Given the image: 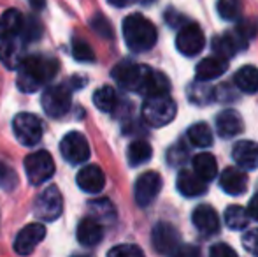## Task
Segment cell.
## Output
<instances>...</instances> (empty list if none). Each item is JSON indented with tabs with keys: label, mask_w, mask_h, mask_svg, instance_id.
Wrapping results in <instances>:
<instances>
[{
	"label": "cell",
	"mask_w": 258,
	"mask_h": 257,
	"mask_svg": "<svg viewBox=\"0 0 258 257\" xmlns=\"http://www.w3.org/2000/svg\"><path fill=\"white\" fill-rule=\"evenodd\" d=\"M58 62L51 57L32 55L23 60V64L18 69V88L21 92H37L39 88L46 86L56 76Z\"/></svg>",
	"instance_id": "obj_1"
},
{
	"label": "cell",
	"mask_w": 258,
	"mask_h": 257,
	"mask_svg": "<svg viewBox=\"0 0 258 257\" xmlns=\"http://www.w3.org/2000/svg\"><path fill=\"white\" fill-rule=\"evenodd\" d=\"M156 28L143 14H130L123 20V39L134 53H144L156 42Z\"/></svg>",
	"instance_id": "obj_2"
},
{
	"label": "cell",
	"mask_w": 258,
	"mask_h": 257,
	"mask_svg": "<svg viewBox=\"0 0 258 257\" xmlns=\"http://www.w3.org/2000/svg\"><path fill=\"white\" fill-rule=\"evenodd\" d=\"M177 113L176 102L169 95L148 97L143 104V118L151 127H165Z\"/></svg>",
	"instance_id": "obj_3"
},
{
	"label": "cell",
	"mask_w": 258,
	"mask_h": 257,
	"mask_svg": "<svg viewBox=\"0 0 258 257\" xmlns=\"http://www.w3.org/2000/svg\"><path fill=\"white\" fill-rule=\"evenodd\" d=\"M151 71H153V69H150L148 65H139V64L125 60V62H119L112 69V78L116 79V83H118L121 88L143 93Z\"/></svg>",
	"instance_id": "obj_4"
},
{
	"label": "cell",
	"mask_w": 258,
	"mask_h": 257,
	"mask_svg": "<svg viewBox=\"0 0 258 257\" xmlns=\"http://www.w3.org/2000/svg\"><path fill=\"white\" fill-rule=\"evenodd\" d=\"M42 110L48 117L60 118L69 113L72 106V92L67 85H51L42 92Z\"/></svg>",
	"instance_id": "obj_5"
},
{
	"label": "cell",
	"mask_w": 258,
	"mask_h": 257,
	"mask_svg": "<svg viewBox=\"0 0 258 257\" xmlns=\"http://www.w3.org/2000/svg\"><path fill=\"white\" fill-rule=\"evenodd\" d=\"M25 173L32 185L39 187L44 182H48L54 173V162L49 151L39 150L30 153L25 159Z\"/></svg>",
	"instance_id": "obj_6"
},
{
	"label": "cell",
	"mask_w": 258,
	"mask_h": 257,
	"mask_svg": "<svg viewBox=\"0 0 258 257\" xmlns=\"http://www.w3.org/2000/svg\"><path fill=\"white\" fill-rule=\"evenodd\" d=\"M63 212V197L58 187H48L41 194L37 195L34 204V213L39 219L46 220V222H53Z\"/></svg>",
	"instance_id": "obj_7"
},
{
	"label": "cell",
	"mask_w": 258,
	"mask_h": 257,
	"mask_svg": "<svg viewBox=\"0 0 258 257\" xmlns=\"http://www.w3.org/2000/svg\"><path fill=\"white\" fill-rule=\"evenodd\" d=\"M14 136L23 146H35L42 137V124L35 115L20 113L13 120Z\"/></svg>",
	"instance_id": "obj_8"
},
{
	"label": "cell",
	"mask_w": 258,
	"mask_h": 257,
	"mask_svg": "<svg viewBox=\"0 0 258 257\" xmlns=\"http://www.w3.org/2000/svg\"><path fill=\"white\" fill-rule=\"evenodd\" d=\"M60 153L69 164H83L90 159V144L86 137L78 130H72L61 139L60 143Z\"/></svg>",
	"instance_id": "obj_9"
},
{
	"label": "cell",
	"mask_w": 258,
	"mask_h": 257,
	"mask_svg": "<svg viewBox=\"0 0 258 257\" xmlns=\"http://www.w3.org/2000/svg\"><path fill=\"white\" fill-rule=\"evenodd\" d=\"M204 44H206L204 32L195 23L183 25L176 35V48L179 49V53H183L186 57L199 55L204 49Z\"/></svg>",
	"instance_id": "obj_10"
},
{
	"label": "cell",
	"mask_w": 258,
	"mask_h": 257,
	"mask_svg": "<svg viewBox=\"0 0 258 257\" xmlns=\"http://www.w3.org/2000/svg\"><path fill=\"white\" fill-rule=\"evenodd\" d=\"M162 176L155 171H148L144 175H141L136 182V189H134V197L136 202L141 208H146L156 199V195L162 190Z\"/></svg>",
	"instance_id": "obj_11"
},
{
	"label": "cell",
	"mask_w": 258,
	"mask_h": 257,
	"mask_svg": "<svg viewBox=\"0 0 258 257\" xmlns=\"http://www.w3.org/2000/svg\"><path fill=\"white\" fill-rule=\"evenodd\" d=\"M46 238V227L39 222H32L25 226L14 240V250L18 255H30L37 248V245Z\"/></svg>",
	"instance_id": "obj_12"
},
{
	"label": "cell",
	"mask_w": 258,
	"mask_h": 257,
	"mask_svg": "<svg viewBox=\"0 0 258 257\" xmlns=\"http://www.w3.org/2000/svg\"><path fill=\"white\" fill-rule=\"evenodd\" d=\"M151 243L158 254H172L179 247V233L174 226L167 222H160L153 227Z\"/></svg>",
	"instance_id": "obj_13"
},
{
	"label": "cell",
	"mask_w": 258,
	"mask_h": 257,
	"mask_svg": "<svg viewBox=\"0 0 258 257\" xmlns=\"http://www.w3.org/2000/svg\"><path fill=\"white\" fill-rule=\"evenodd\" d=\"M246 42L248 39L241 34V32L235 28V32L230 34H223L220 37H216L213 41V49L218 57H223V59H230L235 53H239L241 49L246 48Z\"/></svg>",
	"instance_id": "obj_14"
},
{
	"label": "cell",
	"mask_w": 258,
	"mask_h": 257,
	"mask_svg": "<svg viewBox=\"0 0 258 257\" xmlns=\"http://www.w3.org/2000/svg\"><path fill=\"white\" fill-rule=\"evenodd\" d=\"M76 183H78L79 189L85 190V192L97 194L105 187V175L99 166L90 164V166H85V168L78 173Z\"/></svg>",
	"instance_id": "obj_15"
},
{
	"label": "cell",
	"mask_w": 258,
	"mask_h": 257,
	"mask_svg": "<svg viewBox=\"0 0 258 257\" xmlns=\"http://www.w3.org/2000/svg\"><path fill=\"white\" fill-rule=\"evenodd\" d=\"M232 159L244 171H253L258 168V144L253 141H239L232 148Z\"/></svg>",
	"instance_id": "obj_16"
},
{
	"label": "cell",
	"mask_w": 258,
	"mask_h": 257,
	"mask_svg": "<svg viewBox=\"0 0 258 257\" xmlns=\"http://www.w3.org/2000/svg\"><path fill=\"white\" fill-rule=\"evenodd\" d=\"M191 222H194V226L197 227L202 234H206V236H211V234L218 233V229H220L218 213H216V210L209 204L197 206L194 215H191Z\"/></svg>",
	"instance_id": "obj_17"
},
{
	"label": "cell",
	"mask_w": 258,
	"mask_h": 257,
	"mask_svg": "<svg viewBox=\"0 0 258 257\" xmlns=\"http://www.w3.org/2000/svg\"><path fill=\"white\" fill-rule=\"evenodd\" d=\"M220 187L230 195H241L248 189V175L244 169L228 168L220 175Z\"/></svg>",
	"instance_id": "obj_18"
},
{
	"label": "cell",
	"mask_w": 258,
	"mask_h": 257,
	"mask_svg": "<svg viewBox=\"0 0 258 257\" xmlns=\"http://www.w3.org/2000/svg\"><path fill=\"white\" fill-rule=\"evenodd\" d=\"M104 229L100 222L93 217H86L78 226V241L85 247H95L102 241Z\"/></svg>",
	"instance_id": "obj_19"
},
{
	"label": "cell",
	"mask_w": 258,
	"mask_h": 257,
	"mask_svg": "<svg viewBox=\"0 0 258 257\" xmlns=\"http://www.w3.org/2000/svg\"><path fill=\"white\" fill-rule=\"evenodd\" d=\"M242 130V118L235 110H223L216 117V132L223 139L237 136Z\"/></svg>",
	"instance_id": "obj_20"
},
{
	"label": "cell",
	"mask_w": 258,
	"mask_h": 257,
	"mask_svg": "<svg viewBox=\"0 0 258 257\" xmlns=\"http://www.w3.org/2000/svg\"><path fill=\"white\" fill-rule=\"evenodd\" d=\"M25 20L18 9H7L0 16V41L14 39L23 32Z\"/></svg>",
	"instance_id": "obj_21"
},
{
	"label": "cell",
	"mask_w": 258,
	"mask_h": 257,
	"mask_svg": "<svg viewBox=\"0 0 258 257\" xmlns=\"http://www.w3.org/2000/svg\"><path fill=\"white\" fill-rule=\"evenodd\" d=\"M228 69V62L223 57H207V59L201 60V64L197 65L195 72H197L199 81H211V79L220 78L221 74H225V71Z\"/></svg>",
	"instance_id": "obj_22"
},
{
	"label": "cell",
	"mask_w": 258,
	"mask_h": 257,
	"mask_svg": "<svg viewBox=\"0 0 258 257\" xmlns=\"http://www.w3.org/2000/svg\"><path fill=\"white\" fill-rule=\"evenodd\" d=\"M176 185H177V190L183 195H186V197H199V195L206 194V190H207L206 182L201 176L195 175V171L194 173L181 171L179 175H177Z\"/></svg>",
	"instance_id": "obj_23"
},
{
	"label": "cell",
	"mask_w": 258,
	"mask_h": 257,
	"mask_svg": "<svg viewBox=\"0 0 258 257\" xmlns=\"http://www.w3.org/2000/svg\"><path fill=\"white\" fill-rule=\"evenodd\" d=\"M23 60V48H21V42L16 37L0 42V62L7 69H20Z\"/></svg>",
	"instance_id": "obj_24"
},
{
	"label": "cell",
	"mask_w": 258,
	"mask_h": 257,
	"mask_svg": "<svg viewBox=\"0 0 258 257\" xmlns=\"http://www.w3.org/2000/svg\"><path fill=\"white\" fill-rule=\"evenodd\" d=\"M235 86L244 93H256L258 92V69L253 65H244L239 69L234 76Z\"/></svg>",
	"instance_id": "obj_25"
},
{
	"label": "cell",
	"mask_w": 258,
	"mask_h": 257,
	"mask_svg": "<svg viewBox=\"0 0 258 257\" xmlns=\"http://www.w3.org/2000/svg\"><path fill=\"white\" fill-rule=\"evenodd\" d=\"M194 171L197 176H201L204 182H211L218 175L216 159L211 153H199L194 157Z\"/></svg>",
	"instance_id": "obj_26"
},
{
	"label": "cell",
	"mask_w": 258,
	"mask_h": 257,
	"mask_svg": "<svg viewBox=\"0 0 258 257\" xmlns=\"http://www.w3.org/2000/svg\"><path fill=\"white\" fill-rule=\"evenodd\" d=\"M151 155H153V148H151V144L148 143V141H143V139L130 143L128 151H126V159H128V164L132 166V168L146 164L151 159Z\"/></svg>",
	"instance_id": "obj_27"
},
{
	"label": "cell",
	"mask_w": 258,
	"mask_h": 257,
	"mask_svg": "<svg viewBox=\"0 0 258 257\" xmlns=\"http://www.w3.org/2000/svg\"><path fill=\"white\" fill-rule=\"evenodd\" d=\"M249 212L242 206H228L225 210V224L234 231H242L248 227Z\"/></svg>",
	"instance_id": "obj_28"
},
{
	"label": "cell",
	"mask_w": 258,
	"mask_h": 257,
	"mask_svg": "<svg viewBox=\"0 0 258 257\" xmlns=\"http://www.w3.org/2000/svg\"><path fill=\"white\" fill-rule=\"evenodd\" d=\"M93 102L104 113H111L114 111L116 104H118V95H116L112 86H100L95 93H93Z\"/></svg>",
	"instance_id": "obj_29"
},
{
	"label": "cell",
	"mask_w": 258,
	"mask_h": 257,
	"mask_svg": "<svg viewBox=\"0 0 258 257\" xmlns=\"http://www.w3.org/2000/svg\"><path fill=\"white\" fill-rule=\"evenodd\" d=\"M188 141H190L194 146L199 148H207L213 143V132H211L209 125L207 124H194L188 129Z\"/></svg>",
	"instance_id": "obj_30"
},
{
	"label": "cell",
	"mask_w": 258,
	"mask_h": 257,
	"mask_svg": "<svg viewBox=\"0 0 258 257\" xmlns=\"http://www.w3.org/2000/svg\"><path fill=\"white\" fill-rule=\"evenodd\" d=\"M216 11L223 20L234 21L241 16L242 13V4L241 0H218Z\"/></svg>",
	"instance_id": "obj_31"
},
{
	"label": "cell",
	"mask_w": 258,
	"mask_h": 257,
	"mask_svg": "<svg viewBox=\"0 0 258 257\" xmlns=\"http://www.w3.org/2000/svg\"><path fill=\"white\" fill-rule=\"evenodd\" d=\"M72 57L78 62H93L95 60V53H93L92 46L83 39H74L72 41Z\"/></svg>",
	"instance_id": "obj_32"
},
{
	"label": "cell",
	"mask_w": 258,
	"mask_h": 257,
	"mask_svg": "<svg viewBox=\"0 0 258 257\" xmlns=\"http://www.w3.org/2000/svg\"><path fill=\"white\" fill-rule=\"evenodd\" d=\"M18 175L14 169H11L7 164L0 162V189L2 190H14L18 187Z\"/></svg>",
	"instance_id": "obj_33"
},
{
	"label": "cell",
	"mask_w": 258,
	"mask_h": 257,
	"mask_svg": "<svg viewBox=\"0 0 258 257\" xmlns=\"http://www.w3.org/2000/svg\"><path fill=\"white\" fill-rule=\"evenodd\" d=\"M107 257H144V252L137 245H116L107 252Z\"/></svg>",
	"instance_id": "obj_34"
},
{
	"label": "cell",
	"mask_w": 258,
	"mask_h": 257,
	"mask_svg": "<svg viewBox=\"0 0 258 257\" xmlns=\"http://www.w3.org/2000/svg\"><path fill=\"white\" fill-rule=\"evenodd\" d=\"M23 39L28 42L32 41H37L39 37H41V23H39L35 18H28V20H25V25H23Z\"/></svg>",
	"instance_id": "obj_35"
},
{
	"label": "cell",
	"mask_w": 258,
	"mask_h": 257,
	"mask_svg": "<svg viewBox=\"0 0 258 257\" xmlns=\"http://www.w3.org/2000/svg\"><path fill=\"white\" fill-rule=\"evenodd\" d=\"M90 210L95 213L97 217H102V219H107V217H114V210H112V204L107 201V199H99V201H92L90 204Z\"/></svg>",
	"instance_id": "obj_36"
},
{
	"label": "cell",
	"mask_w": 258,
	"mask_h": 257,
	"mask_svg": "<svg viewBox=\"0 0 258 257\" xmlns=\"http://www.w3.org/2000/svg\"><path fill=\"white\" fill-rule=\"evenodd\" d=\"M242 247L246 248V252L258 257V229L246 231L242 236Z\"/></svg>",
	"instance_id": "obj_37"
},
{
	"label": "cell",
	"mask_w": 258,
	"mask_h": 257,
	"mask_svg": "<svg viewBox=\"0 0 258 257\" xmlns=\"http://www.w3.org/2000/svg\"><path fill=\"white\" fill-rule=\"evenodd\" d=\"M92 28L97 32V34L102 35V37H105V39L112 37L111 23H109L104 16H95V18H93V20H92Z\"/></svg>",
	"instance_id": "obj_38"
},
{
	"label": "cell",
	"mask_w": 258,
	"mask_h": 257,
	"mask_svg": "<svg viewBox=\"0 0 258 257\" xmlns=\"http://www.w3.org/2000/svg\"><path fill=\"white\" fill-rule=\"evenodd\" d=\"M209 257H239V255L232 247H228L225 243H218L209 250Z\"/></svg>",
	"instance_id": "obj_39"
},
{
	"label": "cell",
	"mask_w": 258,
	"mask_h": 257,
	"mask_svg": "<svg viewBox=\"0 0 258 257\" xmlns=\"http://www.w3.org/2000/svg\"><path fill=\"white\" fill-rule=\"evenodd\" d=\"M170 257H201V250L195 245H179Z\"/></svg>",
	"instance_id": "obj_40"
},
{
	"label": "cell",
	"mask_w": 258,
	"mask_h": 257,
	"mask_svg": "<svg viewBox=\"0 0 258 257\" xmlns=\"http://www.w3.org/2000/svg\"><path fill=\"white\" fill-rule=\"evenodd\" d=\"M248 212H249V217H251V219H255L258 222V192L253 195L251 201H249Z\"/></svg>",
	"instance_id": "obj_41"
},
{
	"label": "cell",
	"mask_w": 258,
	"mask_h": 257,
	"mask_svg": "<svg viewBox=\"0 0 258 257\" xmlns=\"http://www.w3.org/2000/svg\"><path fill=\"white\" fill-rule=\"evenodd\" d=\"M107 2L114 7H126V6H132L136 0H107Z\"/></svg>",
	"instance_id": "obj_42"
},
{
	"label": "cell",
	"mask_w": 258,
	"mask_h": 257,
	"mask_svg": "<svg viewBox=\"0 0 258 257\" xmlns=\"http://www.w3.org/2000/svg\"><path fill=\"white\" fill-rule=\"evenodd\" d=\"M30 4L35 7V9H41V7L44 6V0H30Z\"/></svg>",
	"instance_id": "obj_43"
},
{
	"label": "cell",
	"mask_w": 258,
	"mask_h": 257,
	"mask_svg": "<svg viewBox=\"0 0 258 257\" xmlns=\"http://www.w3.org/2000/svg\"><path fill=\"white\" fill-rule=\"evenodd\" d=\"M76 257H85V255H76Z\"/></svg>",
	"instance_id": "obj_44"
}]
</instances>
